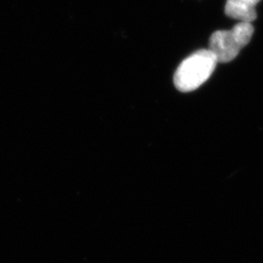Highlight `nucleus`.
Instances as JSON below:
<instances>
[{"mask_svg": "<svg viewBox=\"0 0 263 263\" xmlns=\"http://www.w3.org/2000/svg\"><path fill=\"white\" fill-rule=\"evenodd\" d=\"M217 60L208 50H199L181 62L174 76V83L180 92H192L204 84L215 71Z\"/></svg>", "mask_w": 263, "mask_h": 263, "instance_id": "nucleus-1", "label": "nucleus"}, {"mask_svg": "<svg viewBox=\"0 0 263 263\" xmlns=\"http://www.w3.org/2000/svg\"><path fill=\"white\" fill-rule=\"evenodd\" d=\"M254 31L253 25L244 22L229 30H217L210 38L209 50L215 55L217 63H229L251 41Z\"/></svg>", "mask_w": 263, "mask_h": 263, "instance_id": "nucleus-2", "label": "nucleus"}, {"mask_svg": "<svg viewBox=\"0 0 263 263\" xmlns=\"http://www.w3.org/2000/svg\"><path fill=\"white\" fill-rule=\"evenodd\" d=\"M259 2L260 0H227L226 14L232 19L252 24L257 17L255 6Z\"/></svg>", "mask_w": 263, "mask_h": 263, "instance_id": "nucleus-3", "label": "nucleus"}]
</instances>
